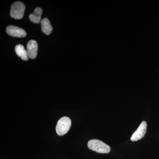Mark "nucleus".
I'll return each mask as SVG.
<instances>
[{
    "label": "nucleus",
    "mask_w": 159,
    "mask_h": 159,
    "mask_svg": "<svg viewBox=\"0 0 159 159\" xmlns=\"http://www.w3.org/2000/svg\"><path fill=\"white\" fill-rule=\"evenodd\" d=\"M6 31L7 34L12 37L23 38L27 35L26 31L24 29L13 25L8 26Z\"/></svg>",
    "instance_id": "39448f33"
},
{
    "label": "nucleus",
    "mask_w": 159,
    "mask_h": 159,
    "mask_svg": "<svg viewBox=\"0 0 159 159\" xmlns=\"http://www.w3.org/2000/svg\"><path fill=\"white\" fill-rule=\"evenodd\" d=\"M71 125L70 119L67 117H62L57 122L56 127V132L58 135H64L70 130Z\"/></svg>",
    "instance_id": "f03ea898"
},
{
    "label": "nucleus",
    "mask_w": 159,
    "mask_h": 159,
    "mask_svg": "<svg viewBox=\"0 0 159 159\" xmlns=\"http://www.w3.org/2000/svg\"><path fill=\"white\" fill-rule=\"evenodd\" d=\"M147 126V123L146 122L143 121L139 125L138 129L133 134L131 137L130 140L133 142H136L142 139L145 136L146 134Z\"/></svg>",
    "instance_id": "20e7f679"
},
{
    "label": "nucleus",
    "mask_w": 159,
    "mask_h": 159,
    "mask_svg": "<svg viewBox=\"0 0 159 159\" xmlns=\"http://www.w3.org/2000/svg\"><path fill=\"white\" fill-rule=\"evenodd\" d=\"M25 6L24 3L20 2H15L11 7L10 16L15 19H21L24 16Z\"/></svg>",
    "instance_id": "7ed1b4c3"
},
{
    "label": "nucleus",
    "mask_w": 159,
    "mask_h": 159,
    "mask_svg": "<svg viewBox=\"0 0 159 159\" xmlns=\"http://www.w3.org/2000/svg\"><path fill=\"white\" fill-rule=\"evenodd\" d=\"M88 146L90 149L98 153H108L111 151V148L109 145L97 139L90 140L88 143Z\"/></svg>",
    "instance_id": "f257e3e1"
},
{
    "label": "nucleus",
    "mask_w": 159,
    "mask_h": 159,
    "mask_svg": "<svg viewBox=\"0 0 159 159\" xmlns=\"http://www.w3.org/2000/svg\"><path fill=\"white\" fill-rule=\"evenodd\" d=\"M38 44L36 41L31 40L29 41L27 44V52L28 56L31 59H34L37 54Z\"/></svg>",
    "instance_id": "423d86ee"
},
{
    "label": "nucleus",
    "mask_w": 159,
    "mask_h": 159,
    "mask_svg": "<svg viewBox=\"0 0 159 159\" xmlns=\"http://www.w3.org/2000/svg\"><path fill=\"white\" fill-rule=\"evenodd\" d=\"M15 52L19 57H20L23 60L28 61L29 56L27 54V51L25 49L24 46L21 44H18L16 46Z\"/></svg>",
    "instance_id": "1a4fd4ad"
},
{
    "label": "nucleus",
    "mask_w": 159,
    "mask_h": 159,
    "mask_svg": "<svg viewBox=\"0 0 159 159\" xmlns=\"http://www.w3.org/2000/svg\"><path fill=\"white\" fill-rule=\"evenodd\" d=\"M42 31L47 35H49L53 30V27L51 25L50 21L47 18L43 19L41 21Z\"/></svg>",
    "instance_id": "0eeeda50"
},
{
    "label": "nucleus",
    "mask_w": 159,
    "mask_h": 159,
    "mask_svg": "<svg viewBox=\"0 0 159 159\" xmlns=\"http://www.w3.org/2000/svg\"><path fill=\"white\" fill-rule=\"evenodd\" d=\"M43 10L41 8L37 7L34 9L32 14L29 15V17L31 22L35 24H39L41 22L42 14Z\"/></svg>",
    "instance_id": "6e6552de"
}]
</instances>
